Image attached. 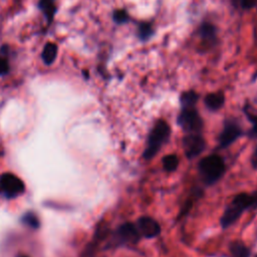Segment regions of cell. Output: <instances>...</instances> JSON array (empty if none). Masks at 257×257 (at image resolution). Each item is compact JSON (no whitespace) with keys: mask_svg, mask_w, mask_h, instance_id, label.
Listing matches in <instances>:
<instances>
[{"mask_svg":"<svg viewBox=\"0 0 257 257\" xmlns=\"http://www.w3.org/2000/svg\"><path fill=\"white\" fill-rule=\"evenodd\" d=\"M198 169L202 180L206 184L212 185L223 176L225 163L220 156L209 155L200 161Z\"/></svg>","mask_w":257,"mask_h":257,"instance_id":"cell-1","label":"cell"},{"mask_svg":"<svg viewBox=\"0 0 257 257\" xmlns=\"http://www.w3.org/2000/svg\"><path fill=\"white\" fill-rule=\"evenodd\" d=\"M170 132V126L167 121L160 119L156 122L149 135L147 147L144 152V158L146 160H151L155 157V155L160 151L161 147L168 141Z\"/></svg>","mask_w":257,"mask_h":257,"instance_id":"cell-2","label":"cell"},{"mask_svg":"<svg viewBox=\"0 0 257 257\" xmlns=\"http://www.w3.org/2000/svg\"><path fill=\"white\" fill-rule=\"evenodd\" d=\"M251 207V200L250 195L246 193H240L233 199L232 203L227 207L224 214L220 219L221 226L223 228H227L234 224L239 217L241 216L242 212L245 209Z\"/></svg>","mask_w":257,"mask_h":257,"instance_id":"cell-3","label":"cell"},{"mask_svg":"<svg viewBox=\"0 0 257 257\" xmlns=\"http://www.w3.org/2000/svg\"><path fill=\"white\" fill-rule=\"evenodd\" d=\"M179 125L188 134L199 133L203 127V120L195 107H185L178 117Z\"/></svg>","mask_w":257,"mask_h":257,"instance_id":"cell-4","label":"cell"},{"mask_svg":"<svg viewBox=\"0 0 257 257\" xmlns=\"http://www.w3.org/2000/svg\"><path fill=\"white\" fill-rule=\"evenodd\" d=\"M25 186L20 178L11 174L5 173L0 177V191L8 198H14L24 192Z\"/></svg>","mask_w":257,"mask_h":257,"instance_id":"cell-5","label":"cell"},{"mask_svg":"<svg viewBox=\"0 0 257 257\" xmlns=\"http://www.w3.org/2000/svg\"><path fill=\"white\" fill-rule=\"evenodd\" d=\"M206 142L199 133H191L184 137L183 148L184 152L189 159L199 156L205 149Z\"/></svg>","mask_w":257,"mask_h":257,"instance_id":"cell-6","label":"cell"},{"mask_svg":"<svg viewBox=\"0 0 257 257\" xmlns=\"http://www.w3.org/2000/svg\"><path fill=\"white\" fill-rule=\"evenodd\" d=\"M140 234L146 238H155L161 233V226L155 219L149 216H143L138 220L137 226Z\"/></svg>","mask_w":257,"mask_h":257,"instance_id":"cell-7","label":"cell"},{"mask_svg":"<svg viewBox=\"0 0 257 257\" xmlns=\"http://www.w3.org/2000/svg\"><path fill=\"white\" fill-rule=\"evenodd\" d=\"M241 135L239 125L235 122H227L219 137V144L221 148H226L234 143Z\"/></svg>","mask_w":257,"mask_h":257,"instance_id":"cell-8","label":"cell"},{"mask_svg":"<svg viewBox=\"0 0 257 257\" xmlns=\"http://www.w3.org/2000/svg\"><path fill=\"white\" fill-rule=\"evenodd\" d=\"M116 234H117V238L121 242H124V243L135 244L140 239V232H139L138 228L130 222L121 224L118 227Z\"/></svg>","mask_w":257,"mask_h":257,"instance_id":"cell-9","label":"cell"},{"mask_svg":"<svg viewBox=\"0 0 257 257\" xmlns=\"http://www.w3.org/2000/svg\"><path fill=\"white\" fill-rule=\"evenodd\" d=\"M224 100H225V97L222 92L209 93L205 97V103L207 107H209L212 110L219 109L224 104Z\"/></svg>","mask_w":257,"mask_h":257,"instance_id":"cell-10","label":"cell"},{"mask_svg":"<svg viewBox=\"0 0 257 257\" xmlns=\"http://www.w3.org/2000/svg\"><path fill=\"white\" fill-rule=\"evenodd\" d=\"M56 54H57V47L54 43L52 42H48L45 44L42 53H41V57L42 60L46 63V64H51L55 58H56Z\"/></svg>","mask_w":257,"mask_h":257,"instance_id":"cell-11","label":"cell"},{"mask_svg":"<svg viewBox=\"0 0 257 257\" xmlns=\"http://www.w3.org/2000/svg\"><path fill=\"white\" fill-rule=\"evenodd\" d=\"M231 257H249L248 247L241 242H233L230 246Z\"/></svg>","mask_w":257,"mask_h":257,"instance_id":"cell-12","label":"cell"},{"mask_svg":"<svg viewBox=\"0 0 257 257\" xmlns=\"http://www.w3.org/2000/svg\"><path fill=\"white\" fill-rule=\"evenodd\" d=\"M181 104L183 108L185 107H194L197 100H198V94L194 91H186L181 95Z\"/></svg>","mask_w":257,"mask_h":257,"instance_id":"cell-13","label":"cell"},{"mask_svg":"<svg viewBox=\"0 0 257 257\" xmlns=\"http://www.w3.org/2000/svg\"><path fill=\"white\" fill-rule=\"evenodd\" d=\"M179 166V159L177 155H167L163 158V167L167 172H174Z\"/></svg>","mask_w":257,"mask_h":257,"instance_id":"cell-14","label":"cell"},{"mask_svg":"<svg viewBox=\"0 0 257 257\" xmlns=\"http://www.w3.org/2000/svg\"><path fill=\"white\" fill-rule=\"evenodd\" d=\"M40 9L44 13V15L47 17L48 20H51L53 17V14L55 12L54 9V0H40L39 3Z\"/></svg>","mask_w":257,"mask_h":257,"instance_id":"cell-15","label":"cell"},{"mask_svg":"<svg viewBox=\"0 0 257 257\" xmlns=\"http://www.w3.org/2000/svg\"><path fill=\"white\" fill-rule=\"evenodd\" d=\"M200 33L203 39H205L206 41H211L215 37V28L213 25L209 23H205L202 25L200 29Z\"/></svg>","mask_w":257,"mask_h":257,"instance_id":"cell-16","label":"cell"},{"mask_svg":"<svg viewBox=\"0 0 257 257\" xmlns=\"http://www.w3.org/2000/svg\"><path fill=\"white\" fill-rule=\"evenodd\" d=\"M22 221L26 224V225H28L29 227H31V228H38L39 227V221H38V219H37V217L33 214V213H27V214H25L24 216H23V218H22Z\"/></svg>","mask_w":257,"mask_h":257,"instance_id":"cell-17","label":"cell"},{"mask_svg":"<svg viewBox=\"0 0 257 257\" xmlns=\"http://www.w3.org/2000/svg\"><path fill=\"white\" fill-rule=\"evenodd\" d=\"M153 30H152V26L149 23H143L140 25V36L143 39H147L148 37L151 36Z\"/></svg>","mask_w":257,"mask_h":257,"instance_id":"cell-18","label":"cell"},{"mask_svg":"<svg viewBox=\"0 0 257 257\" xmlns=\"http://www.w3.org/2000/svg\"><path fill=\"white\" fill-rule=\"evenodd\" d=\"M113 19L117 23H122L127 20V14L124 10H116L113 13Z\"/></svg>","mask_w":257,"mask_h":257,"instance_id":"cell-19","label":"cell"},{"mask_svg":"<svg viewBox=\"0 0 257 257\" xmlns=\"http://www.w3.org/2000/svg\"><path fill=\"white\" fill-rule=\"evenodd\" d=\"M8 70H9V65L7 60L3 57H0V75L7 73Z\"/></svg>","mask_w":257,"mask_h":257,"instance_id":"cell-20","label":"cell"},{"mask_svg":"<svg viewBox=\"0 0 257 257\" xmlns=\"http://www.w3.org/2000/svg\"><path fill=\"white\" fill-rule=\"evenodd\" d=\"M240 4L244 9H250L257 5V0H240Z\"/></svg>","mask_w":257,"mask_h":257,"instance_id":"cell-21","label":"cell"},{"mask_svg":"<svg viewBox=\"0 0 257 257\" xmlns=\"http://www.w3.org/2000/svg\"><path fill=\"white\" fill-rule=\"evenodd\" d=\"M252 121H253V127L250 132V135L254 138H257V116H253L251 117Z\"/></svg>","mask_w":257,"mask_h":257,"instance_id":"cell-22","label":"cell"},{"mask_svg":"<svg viewBox=\"0 0 257 257\" xmlns=\"http://www.w3.org/2000/svg\"><path fill=\"white\" fill-rule=\"evenodd\" d=\"M250 200H251V207L250 208H253V209L257 208V191L250 195Z\"/></svg>","mask_w":257,"mask_h":257,"instance_id":"cell-23","label":"cell"},{"mask_svg":"<svg viewBox=\"0 0 257 257\" xmlns=\"http://www.w3.org/2000/svg\"><path fill=\"white\" fill-rule=\"evenodd\" d=\"M251 164L255 170H257V149L254 151L252 157H251Z\"/></svg>","mask_w":257,"mask_h":257,"instance_id":"cell-24","label":"cell"},{"mask_svg":"<svg viewBox=\"0 0 257 257\" xmlns=\"http://www.w3.org/2000/svg\"><path fill=\"white\" fill-rule=\"evenodd\" d=\"M19 257H27V256H25V255H21V256H19Z\"/></svg>","mask_w":257,"mask_h":257,"instance_id":"cell-25","label":"cell"},{"mask_svg":"<svg viewBox=\"0 0 257 257\" xmlns=\"http://www.w3.org/2000/svg\"><path fill=\"white\" fill-rule=\"evenodd\" d=\"M255 257H257V255H256V256H255Z\"/></svg>","mask_w":257,"mask_h":257,"instance_id":"cell-26","label":"cell"}]
</instances>
